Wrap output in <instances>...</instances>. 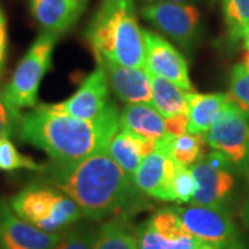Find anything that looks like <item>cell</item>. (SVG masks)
Returning <instances> with one entry per match:
<instances>
[{
    "label": "cell",
    "instance_id": "obj_33",
    "mask_svg": "<svg viewBox=\"0 0 249 249\" xmlns=\"http://www.w3.org/2000/svg\"><path fill=\"white\" fill-rule=\"evenodd\" d=\"M244 45H245V49H249V29L247 32V35L244 37Z\"/></svg>",
    "mask_w": 249,
    "mask_h": 249
},
{
    "label": "cell",
    "instance_id": "obj_27",
    "mask_svg": "<svg viewBox=\"0 0 249 249\" xmlns=\"http://www.w3.org/2000/svg\"><path fill=\"white\" fill-rule=\"evenodd\" d=\"M97 229L79 226L62 232V237L53 249H93Z\"/></svg>",
    "mask_w": 249,
    "mask_h": 249
},
{
    "label": "cell",
    "instance_id": "obj_30",
    "mask_svg": "<svg viewBox=\"0 0 249 249\" xmlns=\"http://www.w3.org/2000/svg\"><path fill=\"white\" fill-rule=\"evenodd\" d=\"M6 54H7V19L0 6V78L3 75L4 64H6Z\"/></svg>",
    "mask_w": 249,
    "mask_h": 249
},
{
    "label": "cell",
    "instance_id": "obj_10",
    "mask_svg": "<svg viewBox=\"0 0 249 249\" xmlns=\"http://www.w3.org/2000/svg\"><path fill=\"white\" fill-rule=\"evenodd\" d=\"M231 160L220 151L206 154L191 166L196 178V193L193 204L222 208L234 187Z\"/></svg>",
    "mask_w": 249,
    "mask_h": 249
},
{
    "label": "cell",
    "instance_id": "obj_22",
    "mask_svg": "<svg viewBox=\"0 0 249 249\" xmlns=\"http://www.w3.org/2000/svg\"><path fill=\"white\" fill-rule=\"evenodd\" d=\"M205 145L208 144L202 134L191 133H186L178 137H169L158 142V147L165 148L178 163L188 168L196 165V162H199L206 155Z\"/></svg>",
    "mask_w": 249,
    "mask_h": 249
},
{
    "label": "cell",
    "instance_id": "obj_28",
    "mask_svg": "<svg viewBox=\"0 0 249 249\" xmlns=\"http://www.w3.org/2000/svg\"><path fill=\"white\" fill-rule=\"evenodd\" d=\"M19 112L7 106V103L0 96V139L7 137L14 133L19 124Z\"/></svg>",
    "mask_w": 249,
    "mask_h": 249
},
{
    "label": "cell",
    "instance_id": "obj_29",
    "mask_svg": "<svg viewBox=\"0 0 249 249\" xmlns=\"http://www.w3.org/2000/svg\"><path fill=\"white\" fill-rule=\"evenodd\" d=\"M165 126L170 137H178V136L188 133V115L165 118Z\"/></svg>",
    "mask_w": 249,
    "mask_h": 249
},
{
    "label": "cell",
    "instance_id": "obj_17",
    "mask_svg": "<svg viewBox=\"0 0 249 249\" xmlns=\"http://www.w3.org/2000/svg\"><path fill=\"white\" fill-rule=\"evenodd\" d=\"M158 148V142L121 127L108 145L107 152L122 169L133 176L142 160Z\"/></svg>",
    "mask_w": 249,
    "mask_h": 249
},
{
    "label": "cell",
    "instance_id": "obj_3",
    "mask_svg": "<svg viewBox=\"0 0 249 249\" xmlns=\"http://www.w3.org/2000/svg\"><path fill=\"white\" fill-rule=\"evenodd\" d=\"M96 60L144 68V39L134 0H101L86 29Z\"/></svg>",
    "mask_w": 249,
    "mask_h": 249
},
{
    "label": "cell",
    "instance_id": "obj_24",
    "mask_svg": "<svg viewBox=\"0 0 249 249\" xmlns=\"http://www.w3.org/2000/svg\"><path fill=\"white\" fill-rule=\"evenodd\" d=\"M45 168L46 165L37 163L32 158L22 155L7 137L0 139V170L13 172L18 169H27L43 172Z\"/></svg>",
    "mask_w": 249,
    "mask_h": 249
},
{
    "label": "cell",
    "instance_id": "obj_9",
    "mask_svg": "<svg viewBox=\"0 0 249 249\" xmlns=\"http://www.w3.org/2000/svg\"><path fill=\"white\" fill-rule=\"evenodd\" d=\"M142 17L172 42L190 50L196 42L201 14L190 3H147L140 10Z\"/></svg>",
    "mask_w": 249,
    "mask_h": 249
},
{
    "label": "cell",
    "instance_id": "obj_11",
    "mask_svg": "<svg viewBox=\"0 0 249 249\" xmlns=\"http://www.w3.org/2000/svg\"><path fill=\"white\" fill-rule=\"evenodd\" d=\"M147 72L168 79L184 91H193L190 71L184 55L158 32L142 29Z\"/></svg>",
    "mask_w": 249,
    "mask_h": 249
},
{
    "label": "cell",
    "instance_id": "obj_1",
    "mask_svg": "<svg viewBox=\"0 0 249 249\" xmlns=\"http://www.w3.org/2000/svg\"><path fill=\"white\" fill-rule=\"evenodd\" d=\"M40 173L43 183L67 194L89 220L132 216L145 204L133 176L126 173L107 151L75 162L52 160Z\"/></svg>",
    "mask_w": 249,
    "mask_h": 249
},
{
    "label": "cell",
    "instance_id": "obj_15",
    "mask_svg": "<svg viewBox=\"0 0 249 249\" xmlns=\"http://www.w3.org/2000/svg\"><path fill=\"white\" fill-rule=\"evenodd\" d=\"M108 78L109 89L126 104H151L152 93L150 76L145 68L127 67L109 60H97Z\"/></svg>",
    "mask_w": 249,
    "mask_h": 249
},
{
    "label": "cell",
    "instance_id": "obj_21",
    "mask_svg": "<svg viewBox=\"0 0 249 249\" xmlns=\"http://www.w3.org/2000/svg\"><path fill=\"white\" fill-rule=\"evenodd\" d=\"M151 82L152 106L163 118L188 115L186 91L175 83L148 72Z\"/></svg>",
    "mask_w": 249,
    "mask_h": 249
},
{
    "label": "cell",
    "instance_id": "obj_26",
    "mask_svg": "<svg viewBox=\"0 0 249 249\" xmlns=\"http://www.w3.org/2000/svg\"><path fill=\"white\" fill-rule=\"evenodd\" d=\"M229 97L235 106L249 114V71L242 64L231 70Z\"/></svg>",
    "mask_w": 249,
    "mask_h": 249
},
{
    "label": "cell",
    "instance_id": "obj_2",
    "mask_svg": "<svg viewBox=\"0 0 249 249\" xmlns=\"http://www.w3.org/2000/svg\"><path fill=\"white\" fill-rule=\"evenodd\" d=\"M121 111L115 104L96 119H80L36 106L21 116L19 140L45 151L55 162H75L100 152L121 129Z\"/></svg>",
    "mask_w": 249,
    "mask_h": 249
},
{
    "label": "cell",
    "instance_id": "obj_4",
    "mask_svg": "<svg viewBox=\"0 0 249 249\" xmlns=\"http://www.w3.org/2000/svg\"><path fill=\"white\" fill-rule=\"evenodd\" d=\"M13 211L46 232H62L83 217L67 194L47 183H32L10 199Z\"/></svg>",
    "mask_w": 249,
    "mask_h": 249
},
{
    "label": "cell",
    "instance_id": "obj_6",
    "mask_svg": "<svg viewBox=\"0 0 249 249\" xmlns=\"http://www.w3.org/2000/svg\"><path fill=\"white\" fill-rule=\"evenodd\" d=\"M204 139L212 150L224 154L235 168L242 172L249 169V114L231 100Z\"/></svg>",
    "mask_w": 249,
    "mask_h": 249
},
{
    "label": "cell",
    "instance_id": "obj_13",
    "mask_svg": "<svg viewBox=\"0 0 249 249\" xmlns=\"http://www.w3.org/2000/svg\"><path fill=\"white\" fill-rule=\"evenodd\" d=\"M62 232L39 230L21 219L9 201L0 198V249H53Z\"/></svg>",
    "mask_w": 249,
    "mask_h": 249
},
{
    "label": "cell",
    "instance_id": "obj_16",
    "mask_svg": "<svg viewBox=\"0 0 249 249\" xmlns=\"http://www.w3.org/2000/svg\"><path fill=\"white\" fill-rule=\"evenodd\" d=\"M85 10L80 0H31V13L45 31L61 35L71 29Z\"/></svg>",
    "mask_w": 249,
    "mask_h": 249
},
{
    "label": "cell",
    "instance_id": "obj_25",
    "mask_svg": "<svg viewBox=\"0 0 249 249\" xmlns=\"http://www.w3.org/2000/svg\"><path fill=\"white\" fill-rule=\"evenodd\" d=\"M196 193V178L193 170L188 166L178 165L175 178L172 180L169 188V201L176 204H188L193 201Z\"/></svg>",
    "mask_w": 249,
    "mask_h": 249
},
{
    "label": "cell",
    "instance_id": "obj_20",
    "mask_svg": "<svg viewBox=\"0 0 249 249\" xmlns=\"http://www.w3.org/2000/svg\"><path fill=\"white\" fill-rule=\"evenodd\" d=\"M93 249H139L137 229L130 216H114L97 229Z\"/></svg>",
    "mask_w": 249,
    "mask_h": 249
},
{
    "label": "cell",
    "instance_id": "obj_34",
    "mask_svg": "<svg viewBox=\"0 0 249 249\" xmlns=\"http://www.w3.org/2000/svg\"><path fill=\"white\" fill-rule=\"evenodd\" d=\"M245 173H247V176H248V180H249V169L247 170V172H245Z\"/></svg>",
    "mask_w": 249,
    "mask_h": 249
},
{
    "label": "cell",
    "instance_id": "obj_8",
    "mask_svg": "<svg viewBox=\"0 0 249 249\" xmlns=\"http://www.w3.org/2000/svg\"><path fill=\"white\" fill-rule=\"evenodd\" d=\"M139 249H217L187 230L175 206L162 208L137 227Z\"/></svg>",
    "mask_w": 249,
    "mask_h": 249
},
{
    "label": "cell",
    "instance_id": "obj_18",
    "mask_svg": "<svg viewBox=\"0 0 249 249\" xmlns=\"http://www.w3.org/2000/svg\"><path fill=\"white\" fill-rule=\"evenodd\" d=\"M186 100L188 104V133L204 136L222 114L230 97L224 93L202 94L186 91Z\"/></svg>",
    "mask_w": 249,
    "mask_h": 249
},
{
    "label": "cell",
    "instance_id": "obj_23",
    "mask_svg": "<svg viewBox=\"0 0 249 249\" xmlns=\"http://www.w3.org/2000/svg\"><path fill=\"white\" fill-rule=\"evenodd\" d=\"M223 13L229 40L240 42L249 29V0H223Z\"/></svg>",
    "mask_w": 249,
    "mask_h": 249
},
{
    "label": "cell",
    "instance_id": "obj_5",
    "mask_svg": "<svg viewBox=\"0 0 249 249\" xmlns=\"http://www.w3.org/2000/svg\"><path fill=\"white\" fill-rule=\"evenodd\" d=\"M57 39L58 35L53 32H40L19 61L1 93L3 100L13 109L19 112L22 108L36 107L39 86L46 72L52 67V57Z\"/></svg>",
    "mask_w": 249,
    "mask_h": 249
},
{
    "label": "cell",
    "instance_id": "obj_31",
    "mask_svg": "<svg viewBox=\"0 0 249 249\" xmlns=\"http://www.w3.org/2000/svg\"><path fill=\"white\" fill-rule=\"evenodd\" d=\"M144 4L147 3H160V1H168V3H193V1H198V0H142Z\"/></svg>",
    "mask_w": 249,
    "mask_h": 249
},
{
    "label": "cell",
    "instance_id": "obj_12",
    "mask_svg": "<svg viewBox=\"0 0 249 249\" xmlns=\"http://www.w3.org/2000/svg\"><path fill=\"white\" fill-rule=\"evenodd\" d=\"M111 106L108 78L100 65L85 79L73 96L58 104H50L54 111L80 119H96Z\"/></svg>",
    "mask_w": 249,
    "mask_h": 249
},
{
    "label": "cell",
    "instance_id": "obj_32",
    "mask_svg": "<svg viewBox=\"0 0 249 249\" xmlns=\"http://www.w3.org/2000/svg\"><path fill=\"white\" fill-rule=\"evenodd\" d=\"M242 65L249 71V49H247L244 55H242Z\"/></svg>",
    "mask_w": 249,
    "mask_h": 249
},
{
    "label": "cell",
    "instance_id": "obj_7",
    "mask_svg": "<svg viewBox=\"0 0 249 249\" xmlns=\"http://www.w3.org/2000/svg\"><path fill=\"white\" fill-rule=\"evenodd\" d=\"M188 231L217 249H247L238 227L223 208L175 206Z\"/></svg>",
    "mask_w": 249,
    "mask_h": 249
},
{
    "label": "cell",
    "instance_id": "obj_19",
    "mask_svg": "<svg viewBox=\"0 0 249 249\" xmlns=\"http://www.w3.org/2000/svg\"><path fill=\"white\" fill-rule=\"evenodd\" d=\"M121 127L142 134L155 142H163L170 136L166 132L165 118L151 104H126L119 114Z\"/></svg>",
    "mask_w": 249,
    "mask_h": 249
},
{
    "label": "cell",
    "instance_id": "obj_35",
    "mask_svg": "<svg viewBox=\"0 0 249 249\" xmlns=\"http://www.w3.org/2000/svg\"><path fill=\"white\" fill-rule=\"evenodd\" d=\"M80 1H83V0H80Z\"/></svg>",
    "mask_w": 249,
    "mask_h": 249
},
{
    "label": "cell",
    "instance_id": "obj_14",
    "mask_svg": "<svg viewBox=\"0 0 249 249\" xmlns=\"http://www.w3.org/2000/svg\"><path fill=\"white\" fill-rule=\"evenodd\" d=\"M178 165L169 152L158 147L155 151L148 154L136 169L133 175L134 184L144 196L160 201H169V188Z\"/></svg>",
    "mask_w": 249,
    "mask_h": 249
}]
</instances>
